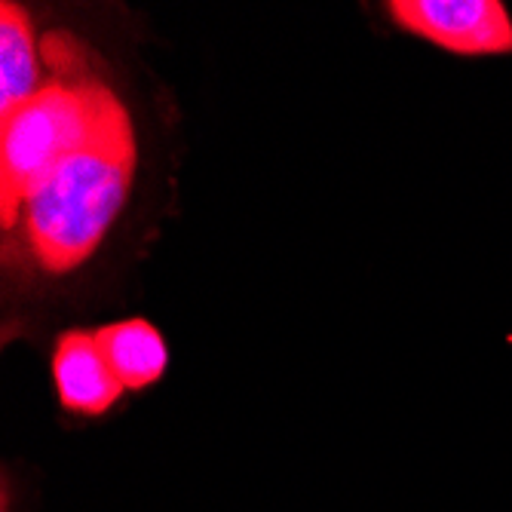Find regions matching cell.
<instances>
[{
	"mask_svg": "<svg viewBox=\"0 0 512 512\" xmlns=\"http://www.w3.org/2000/svg\"><path fill=\"white\" fill-rule=\"evenodd\" d=\"M138 169L129 108L114 96L77 142L25 188L0 200L7 261L43 276H68L102 249L123 215Z\"/></svg>",
	"mask_w": 512,
	"mask_h": 512,
	"instance_id": "obj_1",
	"label": "cell"
},
{
	"mask_svg": "<svg viewBox=\"0 0 512 512\" xmlns=\"http://www.w3.org/2000/svg\"><path fill=\"white\" fill-rule=\"evenodd\" d=\"M396 28L454 56L512 53V16L497 0H390Z\"/></svg>",
	"mask_w": 512,
	"mask_h": 512,
	"instance_id": "obj_2",
	"label": "cell"
},
{
	"mask_svg": "<svg viewBox=\"0 0 512 512\" xmlns=\"http://www.w3.org/2000/svg\"><path fill=\"white\" fill-rule=\"evenodd\" d=\"M53 384L59 405L77 417H102L126 393L99 344V335L86 329L59 335L53 347Z\"/></svg>",
	"mask_w": 512,
	"mask_h": 512,
	"instance_id": "obj_3",
	"label": "cell"
},
{
	"mask_svg": "<svg viewBox=\"0 0 512 512\" xmlns=\"http://www.w3.org/2000/svg\"><path fill=\"white\" fill-rule=\"evenodd\" d=\"M99 344L126 393L157 384L169 368V347L154 322L132 316L96 329Z\"/></svg>",
	"mask_w": 512,
	"mask_h": 512,
	"instance_id": "obj_4",
	"label": "cell"
},
{
	"mask_svg": "<svg viewBox=\"0 0 512 512\" xmlns=\"http://www.w3.org/2000/svg\"><path fill=\"white\" fill-rule=\"evenodd\" d=\"M46 68L40 56V37L25 13V7H0V114L28 102L46 83Z\"/></svg>",
	"mask_w": 512,
	"mask_h": 512,
	"instance_id": "obj_5",
	"label": "cell"
}]
</instances>
